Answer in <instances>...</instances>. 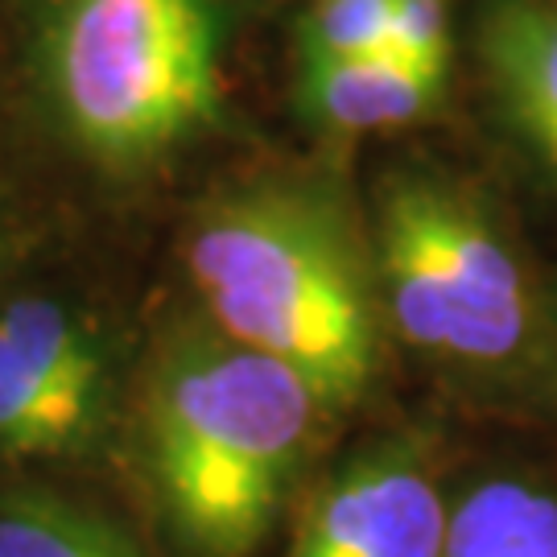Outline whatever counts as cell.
<instances>
[{
  "label": "cell",
  "mask_w": 557,
  "mask_h": 557,
  "mask_svg": "<svg viewBox=\"0 0 557 557\" xmlns=\"http://www.w3.org/2000/svg\"><path fill=\"white\" fill-rule=\"evenodd\" d=\"M186 264L223 335L294 368L326 409L356 405L380 372L376 298L331 202L294 186L211 202Z\"/></svg>",
  "instance_id": "6da1fadb"
},
{
  "label": "cell",
  "mask_w": 557,
  "mask_h": 557,
  "mask_svg": "<svg viewBox=\"0 0 557 557\" xmlns=\"http://www.w3.org/2000/svg\"><path fill=\"white\" fill-rule=\"evenodd\" d=\"M326 405L244 343H182L149 397L161 512L199 557H248L273 529Z\"/></svg>",
  "instance_id": "7a4b0ae2"
},
{
  "label": "cell",
  "mask_w": 557,
  "mask_h": 557,
  "mask_svg": "<svg viewBox=\"0 0 557 557\" xmlns=\"http://www.w3.org/2000/svg\"><path fill=\"white\" fill-rule=\"evenodd\" d=\"M38 41L62 133L108 170L170 158L220 116L223 0H50Z\"/></svg>",
  "instance_id": "3957f363"
},
{
  "label": "cell",
  "mask_w": 557,
  "mask_h": 557,
  "mask_svg": "<svg viewBox=\"0 0 557 557\" xmlns=\"http://www.w3.org/2000/svg\"><path fill=\"white\" fill-rule=\"evenodd\" d=\"M380 285L413 347L504 363L529 338V285L517 252L467 190L397 178L380 202Z\"/></svg>",
  "instance_id": "277c9868"
},
{
  "label": "cell",
  "mask_w": 557,
  "mask_h": 557,
  "mask_svg": "<svg viewBox=\"0 0 557 557\" xmlns=\"http://www.w3.org/2000/svg\"><path fill=\"white\" fill-rule=\"evenodd\" d=\"M446 504L413 446L351 458L301 520L289 557H442Z\"/></svg>",
  "instance_id": "5b68a950"
},
{
  "label": "cell",
  "mask_w": 557,
  "mask_h": 557,
  "mask_svg": "<svg viewBox=\"0 0 557 557\" xmlns=\"http://www.w3.org/2000/svg\"><path fill=\"white\" fill-rule=\"evenodd\" d=\"M479 50L508 124L557 174V0H492Z\"/></svg>",
  "instance_id": "8992f818"
},
{
  "label": "cell",
  "mask_w": 557,
  "mask_h": 557,
  "mask_svg": "<svg viewBox=\"0 0 557 557\" xmlns=\"http://www.w3.org/2000/svg\"><path fill=\"white\" fill-rule=\"evenodd\" d=\"M446 96V71L409 62L397 50H372L356 59L306 62L301 103L306 112L343 133L397 128L430 116Z\"/></svg>",
  "instance_id": "52a82bcc"
},
{
  "label": "cell",
  "mask_w": 557,
  "mask_h": 557,
  "mask_svg": "<svg viewBox=\"0 0 557 557\" xmlns=\"http://www.w3.org/2000/svg\"><path fill=\"white\" fill-rule=\"evenodd\" d=\"M442 557H557V496L524 479H487L458 499Z\"/></svg>",
  "instance_id": "ba28073f"
},
{
  "label": "cell",
  "mask_w": 557,
  "mask_h": 557,
  "mask_svg": "<svg viewBox=\"0 0 557 557\" xmlns=\"http://www.w3.org/2000/svg\"><path fill=\"white\" fill-rule=\"evenodd\" d=\"M100 409L66 397L0 335V450L71 455L96 434Z\"/></svg>",
  "instance_id": "9c48e42d"
},
{
  "label": "cell",
  "mask_w": 557,
  "mask_h": 557,
  "mask_svg": "<svg viewBox=\"0 0 557 557\" xmlns=\"http://www.w3.org/2000/svg\"><path fill=\"white\" fill-rule=\"evenodd\" d=\"M0 557H140L112 520L54 492L0 499Z\"/></svg>",
  "instance_id": "30bf717a"
},
{
  "label": "cell",
  "mask_w": 557,
  "mask_h": 557,
  "mask_svg": "<svg viewBox=\"0 0 557 557\" xmlns=\"http://www.w3.org/2000/svg\"><path fill=\"white\" fill-rule=\"evenodd\" d=\"M0 335L66 397L103 409V359L59 301L17 298L0 310Z\"/></svg>",
  "instance_id": "8fae6325"
},
{
  "label": "cell",
  "mask_w": 557,
  "mask_h": 557,
  "mask_svg": "<svg viewBox=\"0 0 557 557\" xmlns=\"http://www.w3.org/2000/svg\"><path fill=\"white\" fill-rule=\"evenodd\" d=\"M393 34V0H314L301 50L306 62L356 59L372 50H388Z\"/></svg>",
  "instance_id": "7c38bea8"
},
{
  "label": "cell",
  "mask_w": 557,
  "mask_h": 557,
  "mask_svg": "<svg viewBox=\"0 0 557 557\" xmlns=\"http://www.w3.org/2000/svg\"><path fill=\"white\" fill-rule=\"evenodd\" d=\"M388 50L430 71H450V0H393Z\"/></svg>",
  "instance_id": "4fadbf2b"
},
{
  "label": "cell",
  "mask_w": 557,
  "mask_h": 557,
  "mask_svg": "<svg viewBox=\"0 0 557 557\" xmlns=\"http://www.w3.org/2000/svg\"><path fill=\"white\" fill-rule=\"evenodd\" d=\"M17 248H21L17 232H13L9 223L0 220V277L9 273V264H13V257H17Z\"/></svg>",
  "instance_id": "5bb4252c"
}]
</instances>
